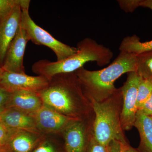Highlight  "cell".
<instances>
[{
  "instance_id": "1",
  "label": "cell",
  "mask_w": 152,
  "mask_h": 152,
  "mask_svg": "<svg viewBox=\"0 0 152 152\" xmlns=\"http://www.w3.org/2000/svg\"><path fill=\"white\" fill-rule=\"evenodd\" d=\"M38 94L43 105L72 119L94 118L92 104L75 72L52 77Z\"/></svg>"
},
{
  "instance_id": "2",
  "label": "cell",
  "mask_w": 152,
  "mask_h": 152,
  "mask_svg": "<svg viewBox=\"0 0 152 152\" xmlns=\"http://www.w3.org/2000/svg\"><path fill=\"white\" fill-rule=\"evenodd\" d=\"M137 55L120 52L115 59L103 69L90 71L83 67L75 72L90 102H101L115 91L114 83L117 79L125 73L137 72Z\"/></svg>"
},
{
  "instance_id": "3",
  "label": "cell",
  "mask_w": 152,
  "mask_h": 152,
  "mask_svg": "<svg viewBox=\"0 0 152 152\" xmlns=\"http://www.w3.org/2000/svg\"><path fill=\"white\" fill-rule=\"evenodd\" d=\"M76 48L75 53L65 59L54 62L41 60L35 63L32 67L33 72L49 80L58 74L75 72L88 62H96L99 66L107 65L113 56L110 49L91 38L82 40Z\"/></svg>"
},
{
  "instance_id": "4",
  "label": "cell",
  "mask_w": 152,
  "mask_h": 152,
  "mask_svg": "<svg viewBox=\"0 0 152 152\" xmlns=\"http://www.w3.org/2000/svg\"><path fill=\"white\" fill-rule=\"evenodd\" d=\"M91 102L94 113L92 130L96 140L106 146L113 141L128 143L121 124L123 98L121 88L104 100Z\"/></svg>"
},
{
  "instance_id": "5",
  "label": "cell",
  "mask_w": 152,
  "mask_h": 152,
  "mask_svg": "<svg viewBox=\"0 0 152 152\" xmlns=\"http://www.w3.org/2000/svg\"><path fill=\"white\" fill-rule=\"evenodd\" d=\"M29 0H20L22 9L20 24L34 43L48 47L56 56L57 61H61L72 56L77 52L74 48L58 40L47 31L38 26L31 18L29 13Z\"/></svg>"
},
{
  "instance_id": "6",
  "label": "cell",
  "mask_w": 152,
  "mask_h": 152,
  "mask_svg": "<svg viewBox=\"0 0 152 152\" xmlns=\"http://www.w3.org/2000/svg\"><path fill=\"white\" fill-rule=\"evenodd\" d=\"M94 118L73 120L60 133L64 152H87Z\"/></svg>"
},
{
  "instance_id": "7",
  "label": "cell",
  "mask_w": 152,
  "mask_h": 152,
  "mask_svg": "<svg viewBox=\"0 0 152 152\" xmlns=\"http://www.w3.org/2000/svg\"><path fill=\"white\" fill-rule=\"evenodd\" d=\"M127 74L126 80L121 87L123 98L121 124L124 132L130 130L134 127L138 111V88L141 79L137 72H130Z\"/></svg>"
},
{
  "instance_id": "8",
  "label": "cell",
  "mask_w": 152,
  "mask_h": 152,
  "mask_svg": "<svg viewBox=\"0 0 152 152\" xmlns=\"http://www.w3.org/2000/svg\"><path fill=\"white\" fill-rule=\"evenodd\" d=\"M49 82L48 79L44 76L4 71L0 79V86L10 93L26 91L38 94L47 87Z\"/></svg>"
},
{
  "instance_id": "9",
  "label": "cell",
  "mask_w": 152,
  "mask_h": 152,
  "mask_svg": "<svg viewBox=\"0 0 152 152\" xmlns=\"http://www.w3.org/2000/svg\"><path fill=\"white\" fill-rule=\"evenodd\" d=\"M29 37L20 23L15 37L9 45L2 68L4 71L18 73H25L23 64L25 50Z\"/></svg>"
},
{
  "instance_id": "10",
  "label": "cell",
  "mask_w": 152,
  "mask_h": 152,
  "mask_svg": "<svg viewBox=\"0 0 152 152\" xmlns=\"http://www.w3.org/2000/svg\"><path fill=\"white\" fill-rule=\"evenodd\" d=\"M18 4L0 18V67H2L7 50L18 31L21 18L22 9Z\"/></svg>"
},
{
  "instance_id": "11",
  "label": "cell",
  "mask_w": 152,
  "mask_h": 152,
  "mask_svg": "<svg viewBox=\"0 0 152 152\" xmlns=\"http://www.w3.org/2000/svg\"><path fill=\"white\" fill-rule=\"evenodd\" d=\"M34 117L37 129L44 134H59L75 120L44 105Z\"/></svg>"
},
{
  "instance_id": "12",
  "label": "cell",
  "mask_w": 152,
  "mask_h": 152,
  "mask_svg": "<svg viewBox=\"0 0 152 152\" xmlns=\"http://www.w3.org/2000/svg\"><path fill=\"white\" fill-rule=\"evenodd\" d=\"M44 135L38 130H16L3 148L8 152H31Z\"/></svg>"
},
{
  "instance_id": "13",
  "label": "cell",
  "mask_w": 152,
  "mask_h": 152,
  "mask_svg": "<svg viewBox=\"0 0 152 152\" xmlns=\"http://www.w3.org/2000/svg\"><path fill=\"white\" fill-rule=\"evenodd\" d=\"M43 106L42 100L37 93L17 91L11 93L8 108H14L28 115L35 116Z\"/></svg>"
},
{
  "instance_id": "14",
  "label": "cell",
  "mask_w": 152,
  "mask_h": 152,
  "mask_svg": "<svg viewBox=\"0 0 152 152\" xmlns=\"http://www.w3.org/2000/svg\"><path fill=\"white\" fill-rule=\"evenodd\" d=\"M0 121L13 129L38 130L34 116L14 108H8L0 114Z\"/></svg>"
},
{
  "instance_id": "15",
  "label": "cell",
  "mask_w": 152,
  "mask_h": 152,
  "mask_svg": "<svg viewBox=\"0 0 152 152\" xmlns=\"http://www.w3.org/2000/svg\"><path fill=\"white\" fill-rule=\"evenodd\" d=\"M134 127L138 131L140 139L137 149L140 152H152V117L138 110Z\"/></svg>"
},
{
  "instance_id": "16",
  "label": "cell",
  "mask_w": 152,
  "mask_h": 152,
  "mask_svg": "<svg viewBox=\"0 0 152 152\" xmlns=\"http://www.w3.org/2000/svg\"><path fill=\"white\" fill-rule=\"evenodd\" d=\"M120 52L137 55L147 52H152V40L141 42L136 35L127 36L123 39L120 44Z\"/></svg>"
},
{
  "instance_id": "17",
  "label": "cell",
  "mask_w": 152,
  "mask_h": 152,
  "mask_svg": "<svg viewBox=\"0 0 152 152\" xmlns=\"http://www.w3.org/2000/svg\"><path fill=\"white\" fill-rule=\"evenodd\" d=\"M31 152H64L61 134H45Z\"/></svg>"
},
{
  "instance_id": "18",
  "label": "cell",
  "mask_w": 152,
  "mask_h": 152,
  "mask_svg": "<svg viewBox=\"0 0 152 152\" xmlns=\"http://www.w3.org/2000/svg\"><path fill=\"white\" fill-rule=\"evenodd\" d=\"M137 72L142 78L152 81V52L137 55Z\"/></svg>"
},
{
  "instance_id": "19",
  "label": "cell",
  "mask_w": 152,
  "mask_h": 152,
  "mask_svg": "<svg viewBox=\"0 0 152 152\" xmlns=\"http://www.w3.org/2000/svg\"><path fill=\"white\" fill-rule=\"evenodd\" d=\"M152 94V81L142 78L139 83L137 95V107L141 109Z\"/></svg>"
},
{
  "instance_id": "20",
  "label": "cell",
  "mask_w": 152,
  "mask_h": 152,
  "mask_svg": "<svg viewBox=\"0 0 152 152\" xmlns=\"http://www.w3.org/2000/svg\"><path fill=\"white\" fill-rule=\"evenodd\" d=\"M87 152H109V145L101 144L95 138L92 130L89 137Z\"/></svg>"
},
{
  "instance_id": "21",
  "label": "cell",
  "mask_w": 152,
  "mask_h": 152,
  "mask_svg": "<svg viewBox=\"0 0 152 152\" xmlns=\"http://www.w3.org/2000/svg\"><path fill=\"white\" fill-rule=\"evenodd\" d=\"M141 0H118L121 8L126 12H133L140 7Z\"/></svg>"
},
{
  "instance_id": "22",
  "label": "cell",
  "mask_w": 152,
  "mask_h": 152,
  "mask_svg": "<svg viewBox=\"0 0 152 152\" xmlns=\"http://www.w3.org/2000/svg\"><path fill=\"white\" fill-rule=\"evenodd\" d=\"M16 130L11 129L0 121V148L5 145L13 133Z\"/></svg>"
},
{
  "instance_id": "23",
  "label": "cell",
  "mask_w": 152,
  "mask_h": 152,
  "mask_svg": "<svg viewBox=\"0 0 152 152\" xmlns=\"http://www.w3.org/2000/svg\"><path fill=\"white\" fill-rule=\"evenodd\" d=\"M20 0H0V18L8 13Z\"/></svg>"
},
{
  "instance_id": "24",
  "label": "cell",
  "mask_w": 152,
  "mask_h": 152,
  "mask_svg": "<svg viewBox=\"0 0 152 152\" xmlns=\"http://www.w3.org/2000/svg\"><path fill=\"white\" fill-rule=\"evenodd\" d=\"M11 93L0 86V114L7 109Z\"/></svg>"
},
{
  "instance_id": "25",
  "label": "cell",
  "mask_w": 152,
  "mask_h": 152,
  "mask_svg": "<svg viewBox=\"0 0 152 152\" xmlns=\"http://www.w3.org/2000/svg\"><path fill=\"white\" fill-rule=\"evenodd\" d=\"M138 110L141 111L147 115L152 117V94L141 108Z\"/></svg>"
},
{
  "instance_id": "26",
  "label": "cell",
  "mask_w": 152,
  "mask_h": 152,
  "mask_svg": "<svg viewBox=\"0 0 152 152\" xmlns=\"http://www.w3.org/2000/svg\"><path fill=\"white\" fill-rule=\"evenodd\" d=\"M109 152H121V143L117 141H112L109 145Z\"/></svg>"
},
{
  "instance_id": "27",
  "label": "cell",
  "mask_w": 152,
  "mask_h": 152,
  "mask_svg": "<svg viewBox=\"0 0 152 152\" xmlns=\"http://www.w3.org/2000/svg\"><path fill=\"white\" fill-rule=\"evenodd\" d=\"M121 152H140L128 143H121Z\"/></svg>"
},
{
  "instance_id": "28",
  "label": "cell",
  "mask_w": 152,
  "mask_h": 152,
  "mask_svg": "<svg viewBox=\"0 0 152 152\" xmlns=\"http://www.w3.org/2000/svg\"><path fill=\"white\" fill-rule=\"evenodd\" d=\"M140 7L148 8L152 10V0H141Z\"/></svg>"
},
{
  "instance_id": "29",
  "label": "cell",
  "mask_w": 152,
  "mask_h": 152,
  "mask_svg": "<svg viewBox=\"0 0 152 152\" xmlns=\"http://www.w3.org/2000/svg\"><path fill=\"white\" fill-rule=\"evenodd\" d=\"M4 71V70L2 68L0 67V79L1 78V77Z\"/></svg>"
},
{
  "instance_id": "30",
  "label": "cell",
  "mask_w": 152,
  "mask_h": 152,
  "mask_svg": "<svg viewBox=\"0 0 152 152\" xmlns=\"http://www.w3.org/2000/svg\"><path fill=\"white\" fill-rule=\"evenodd\" d=\"M0 152H8L3 148H0Z\"/></svg>"
}]
</instances>
